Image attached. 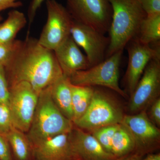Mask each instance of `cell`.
I'll list each match as a JSON object with an SVG mask.
<instances>
[{
	"label": "cell",
	"instance_id": "25",
	"mask_svg": "<svg viewBox=\"0 0 160 160\" xmlns=\"http://www.w3.org/2000/svg\"><path fill=\"white\" fill-rule=\"evenodd\" d=\"M9 88L4 66H0V103L9 104Z\"/></svg>",
	"mask_w": 160,
	"mask_h": 160
},
{
	"label": "cell",
	"instance_id": "14",
	"mask_svg": "<svg viewBox=\"0 0 160 160\" xmlns=\"http://www.w3.org/2000/svg\"><path fill=\"white\" fill-rule=\"evenodd\" d=\"M72 150L77 160H112L116 158L106 151L89 132L74 127L70 132Z\"/></svg>",
	"mask_w": 160,
	"mask_h": 160
},
{
	"label": "cell",
	"instance_id": "3",
	"mask_svg": "<svg viewBox=\"0 0 160 160\" xmlns=\"http://www.w3.org/2000/svg\"><path fill=\"white\" fill-rule=\"evenodd\" d=\"M50 86L39 95L33 120L26 133L31 143L69 133L74 127L73 122L62 114L53 102Z\"/></svg>",
	"mask_w": 160,
	"mask_h": 160
},
{
	"label": "cell",
	"instance_id": "9",
	"mask_svg": "<svg viewBox=\"0 0 160 160\" xmlns=\"http://www.w3.org/2000/svg\"><path fill=\"white\" fill-rule=\"evenodd\" d=\"M125 48L128 54V63L125 83L131 95L151 60L160 58V44L149 45L141 42L137 37L129 41Z\"/></svg>",
	"mask_w": 160,
	"mask_h": 160
},
{
	"label": "cell",
	"instance_id": "11",
	"mask_svg": "<svg viewBox=\"0 0 160 160\" xmlns=\"http://www.w3.org/2000/svg\"><path fill=\"white\" fill-rule=\"evenodd\" d=\"M70 35L77 45L85 51L90 67L106 59L110 40L105 34L73 20Z\"/></svg>",
	"mask_w": 160,
	"mask_h": 160
},
{
	"label": "cell",
	"instance_id": "5",
	"mask_svg": "<svg viewBox=\"0 0 160 160\" xmlns=\"http://www.w3.org/2000/svg\"><path fill=\"white\" fill-rule=\"evenodd\" d=\"M122 111L104 92L95 89L91 103L82 116L73 123L77 128L86 131L121 124Z\"/></svg>",
	"mask_w": 160,
	"mask_h": 160
},
{
	"label": "cell",
	"instance_id": "20",
	"mask_svg": "<svg viewBox=\"0 0 160 160\" xmlns=\"http://www.w3.org/2000/svg\"><path fill=\"white\" fill-rule=\"evenodd\" d=\"M136 37L146 45L160 44V13L146 15L140 25Z\"/></svg>",
	"mask_w": 160,
	"mask_h": 160
},
{
	"label": "cell",
	"instance_id": "10",
	"mask_svg": "<svg viewBox=\"0 0 160 160\" xmlns=\"http://www.w3.org/2000/svg\"><path fill=\"white\" fill-rule=\"evenodd\" d=\"M121 124L131 133L135 143V152L143 155L158 146L160 130L148 117L145 110L134 115L123 117Z\"/></svg>",
	"mask_w": 160,
	"mask_h": 160
},
{
	"label": "cell",
	"instance_id": "19",
	"mask_svg": "<svg viewBox=\"0 0 160 160\" xmlns=\"http://www.w3.org/2000/svg\"><path fill=\"white\" fill-rule=\"evenodd\" d=\"M71 90L73 115L72 122L74 123L82 116L88 109L94 92V88L76 86L71 83Z\"/></svg>",
	"mask_w": 160,
	"mask_h": 160
},
{
	"label": "cell",
	"instance_id": "2",
	"mask_svg": "<svg viewBox=\"0 0 160 160\" xmlns=\"http://www.w3.org/2000/svg\"><path fill=\"white\" fill-rule=\"evenodd\" d=\"M112 16L109 32V44L106 58L124 50L129 41L137 36L146 14L138 0H108Z\"/></svg>",
	"mask_w": 160,
	"mask_h": 160
},
{
	"label": "cell",
	"instance_id": "23",
	"mask_svg": "<svg viewBox=\"0 0 160 160\" xmlns=\"http://www.w3.org/2000/svg\"><path fill=\"white\" fill-rule=\"evenodd\" d=\"M13 128L9 106L0 103V133L6 135Z\"/></svg>",
	"mask_w": 160,
	"mask_h": 160
},
{
	"label": "cell",
	"instance_id": "13",
	"mask_svg": "<svg viewBox=\"0 0 160 160\" xmlns=\"http://www.w3.org/2000/svg\"><path fill=\"white\" fill-rule=\"evenodd\" d=\"M70 132L32 143L33 160H77L72 150Z\"/></svg>",
	"mask_w": 160,
	"mask_h": 160
},
{
	"label": "cell",
	"instance_id": "17",
	"mask_svg": "<svg viewBox=\"0 0 160 160\" xmlns=\"http://www.w3.org/2000/svg\"><path fill=\"white\" fill-rule=\"evenodd\" d=\"M6 136L14 160H33L32 145L26 133L13 128Z\"/></svg>",
	"mask_w": 160,
	"mask_h": 160
},
{
	"label": "cell",
	"instance_id": "33",
	"mask_svg": "<svg viewBox=\"0 0 160 160\" xmlns=\"http://www.w3.org/2000/svg\"><path fill=\"white\" fill-rule=\"evenodd\" d=\"M2 16L0 15V24H1V22H2Z\"/></svg>",
	"mask_w": 160,
	"mask_h": 160
},
{
	"label": "cell",
	"instance_id": "29",
	"mask_svg": "<svg viewBox=\"0 0 160 160\" xmlns=\"http://www.w3.org/2000/svg\"><path fill=\"white\" fill-rule=\"evenodd\" d=\"M44 1L45 0H32L30 3L28 10L29 25L33 22L38 9H39Z\"/></svg>",
	"mask_w": 160,
	"mask_h": 160
},
{
	"label": "cell",
	"instance_id": "7",
	"mask_svg": "<svg viewBox=\"0 0 160 160\" xmlns=\"http://www.w3.org/2000/svg\"><path fill=\"white\" fill-rule=\"evenodd\" d=\"M46 22L38 42L54 51L70 36L73 19L66 7L56 0H46Z\"/></svg>",
	"mask_w": 160,
	"mask_h": 160
},
{
	"label": "cell",
	"instance_id": "12",
	"mask_svg": "<svg viewBox=\"0 0 160 160\" xmlns=\"http://www.w3.org/2000/svg\"><path fill=\"white\" fill-rule=\"evenodd\" d=\"M160 91V58L151 60L132 93L129 108L132 112L142 111L158 98Z\"/></svg>",
	"mask_w": 160,
	"mask_h": 160
},
{
	"label": "cell",
	"instance_id": "6",
	"mask_svg": "<svg viewBox=\"0 0 160 160\" xmlns=\"http://www.w3.org/2000/svg\"><path fill=\"white\" fill-rule=\"evenodd\" d=\"M72 19L103 34L109 32L112 10L108 0H66Z\"/></svg>",
	"mask_w": 160,
	"mask_h": 160
},
{
	"label": "cell",
	"instance_id": "18",
	"mask_svg": "<svg viewBox=\"0 0 160 160\" xmlns=\"http://www.w3.org/2000/svg\"><path fill=\"white\" fill-rule=\"evenodd\" d=\"M26 23L27 19L23 12L16 9L9 12L6 19L0 24V43L13 42Z\"/></svg>",
	"mask_w": 160,
	"mask_h": 160
},
{
	"label": "cell",
	"instance_id": "31",
	"mask_svg": "<svg viewBox=\"0 0 160 160\" xmlns=\"http://www.w3.org/2000/svg\"><path fill=\"white\" fill-rule=\"evenodd\" d=\"M144 155L139 152H134L121 157L116 158L112 160H140L142 158Z\"/></svg>",
	"mask_w": 160,
	"mask_h": 160
},
{
	"label": "cell",
	"instance_id": "30",
	"mask_svg": "<svg viewBox=\"0 0 160 160\" xmlns=\"http://www.w3.org/2000/svg\"><path fill=\"white\" fill-rule=\"evenodd\" d=\"M19 0H0V12L10 8H18L22 6Z\"/></svg>",
	"mask_w": 160,
	"mask_h": 160
},
{
	"label": "cell",
	"instance_id": "21",
	"mask_svg": "<svg viewBox=\"0 0 160 160\" xmlns=\"http://www.w3.org/2000/svg\"><path fill=\"white\" fill-rule=\"evenodd\" d=\"M135 149L134 139L129 130L120 124L112 140L110 152L118 158L134 152Z\"/></svg>",
	"mask_w": 160,
	"mask_h": 160
},
{
	"label": "cell",
	"instance_id": "1",
	"mask_svg": "<svg viewBox=\"0 0 160 160\" xmlns=\"http://www.w3.org/2000/svg\"><path fill=\"white\" fill-rule=\"evenodd\" d=\"M4 68L9 88L26 82L39 94L64 75L54 52L41 46L38 39L29 35L23 41L18 40Z\"/></svg>",
	"mask_w": 160,
	"mask_h": 160
},
{
	"label": "cell",
	"instance_id": "26",
	"mask_svg": "<svg viewBox=\"0 0 160 160\" xmlns=\"http://www.w3.org/2000/svg\"><path fill=\"white\" fill-rule=\"evenodd\" d=\"M146 15L160 13V0H138Z\"/></svg>",
	"mask_w": 160,
	"mask_h": 160
},
{
	"label": "cell",
	"instance_id": "8",
	"mask_svg": "<svg viewBox=\"0 0 160 160\" xmlns=\"http://www.w3.org/2000/svg\"><path fill=\"white\" fill-rule=\"evenodd\" d=\"M9 88L8 106L13 127L27 133L33 120L39 94L26 82H20Z\"/></svg>",
	"mask_w": 160,
	"mask_h": 160
},
{
	"label": "cell",
	"instance_id": "22",
	"mask_svg": "<svg viewBox=\"0 0 160 160\" xmlns=\"http://www.w3.org/2000/svg\"><path fill=\"white\" fill-rule=\"evenodd\" d=\"M120 124L105 126L91 132L92 134L96 138L104 149L109 153H111L112 140Z\"/></svg>",
	"mask_w": 160,
	"mask_h": 160
},
{
	"label": "cell",
	"instance_id": "24",
	"mask_svg": "<svg viewBox=\"0 0 160 160\" xmlns=\"http://www.w3.org/2000/svg\"><path fill=\"white\" fill-rule=\"evenodd\" d=\"M18 40L9 43H0V66H6L9 62L16 46Z\"/></svg>",
	"mask_w": 160,
	"mask_h": 160
},
{
	"label": "cell",
	"instance_id": "32",
	"mask_svg": "<svg viewBox=\"0 0 160 160\" xmlns=\"http://www.w3.org/2000/svg\"><path fill=\"white\" fill-rule=\"evenodd\" d=\"M140 160H160V153H149L146 157Z\"/></svg>",
	"mask_w": 160,
	"mask_h": 160
},
{
	"label": "cell",
	"instance_id": "4",
	"mask_svg": "<svg viewBox=\"0 0 160 160\" xmlns=\"http://www.w3.org/2000/svg\"><path fill=\"white\" fill-rule=\"evenodd\" d=\"M123 51L117 52L88 69L75 72L68 77L70 82L76 86L106 87L125 97L127 95L120 88L119 83Z\"/></svg>",
	"mask_w": 160,
	"mask_h": 160
},
{
	"label": "cell",
	"instance_id": "28",
	"mask_svg": "<svg viewBox=\"0 0 160 160\" xmlns=\"http://www.w3.org/2000/svg\"><path fill=\"white\" fill-rule=\"evenodd\" d=\"M149 115L152 122L157 127L160 126V99L158 98L151 103Z\"/></svg>",
	"mask_w": 160,
	"mask_h": 160
},
{
	"label": "cell",
	"instance_id": "15",
	"mask_svg": "<svg viewBox=\"0 0 160 160\" xmlns=\"http://www.w3.org/2000/svg\"><path fill=\"white\" fill-rule=\"evenodd\" d=\"M53 52L63 74L66 76L90 67L86 55L82 52L71 35Z\"/></svg>",
	"mask_w": 160,
	"mask_h": 160
},
{
	"label": "cell",
	"instance_id": "16",
	"mask_svg": "<svg viewBox=\"0 0 160 160\" xmlns=\"http://www.w3.org/2000/svg\"><path fill=\"white\" fill-rule=\"evenodd\" d=\"M52 98L62 114L73 121L71 83L68 77L63 75L50 86Z\"/></svg>",
	"mask_w": 160,
	"mask_h": 160
},
{
	"label": "cell",
	"instance_id": "27",
	"mask_svg": "<svg viewBox=\"0 0 160 160\" xmlns=\"http://www.w3.org/2000/svg\"><path fill=\"white\" fill-rule=\"evenodd\" d=\"M0 160H14L6 136L0 133Z\"/></svg>",
	"mask_w": 160,
	"mask_h": 160
}]
</instances>
